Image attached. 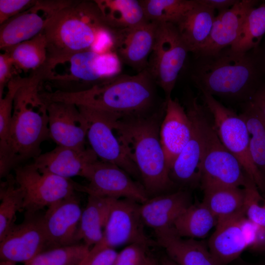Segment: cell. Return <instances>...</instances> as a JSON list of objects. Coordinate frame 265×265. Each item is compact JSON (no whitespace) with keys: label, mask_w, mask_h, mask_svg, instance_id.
<instances>
[{"label":"cell","mask_w":265,"mask_h":265,"mask_svg":"<svg viewBox=\"0 0 265 265\" xmlns=\"http://www.w3.org/2000/svg\"><path fill=\"white\" fill-rule=\"evenodd\" d=\"M166 104L149 113L113 121L114 132L125 151L137 167L149 197L171 192L175 186L159 137Z\"/></svg>","instance_id":"2"},{"label":"cell","mask_w":265,"mask_h":265,"mask_svg":"<svg viewBox=\"0 0 265 265\" xmlns=\"http://www.w3.org/2000/svg\"><path fill=\"white\" fill-rule=\"evenodd\" d=\"M241 104L242 112L239 115L245 122L249 133L250 155L265 177V119L251 101Z\"/></svg>","instance_id":"32"},{"label":"cell","mask_w":265,"mask_h":265,"mask_svg":"<svg viewBox=\"0 0 265 265\" xmlns=\"http://www.w3.org/2000/svg\"><path fill=\"white\" fill-rule=\"evenodd\" d=\"M147 21L175 24L197 0H139Z\"/></svg>","instance_id":"34"},{"label":"cell","mask_w":265,"mask_h":265,"mask_svg":"<svg viewBox=\"0 0 265 265\" xmlns=\"http://www.w3.org/2000/svg\"><path fill=\"white\" fill-rule=\"evenodd\" d=\"M18 75L11 58L7 52L3 51L0 54V98L3 96L4 88L10 80Z\"/></svg>","instance_id":"42"},{"label":"cell","mask_w":265,"mask_h":265,"mask_svg":"<svg viewBox=\"0 0 265 265\" xmlns=\"http://www.w3.org/2000/svg\"><path fill=\"white\" fill-rule=\"evenodd\" d=\"M81 177L88 182L85 186V193L88 195L128 198L140 204L149 198L142 184L133 180L125 170L111 163L98 159L87 166Z\"/></svg>","instance_id":"12"},{"label":"cell","mask_w":265,"mask_h":265,"mask_svg":"<svg viewBox=\"0 0 265 265\" xmlns=\"http://www.w3.org/2000/svg\"><path fill=\"white\" fill-rule=\"evenodd\" d=\"M116 198L88 195L82 211L78 235V240L90 247L100 241L110 210Z\"/></svg>","instance_id":"27"},{"label":"cell","mask_w":265,"mask_h":265,"mask_svg":"<svg viewBox=\"0 0 265 265\" xmlns=\"http://www.w3.org/2000/svg\"><path fill=\"white\" fill-rule=\"evenodd\" d=\"M157 85L145 69L134 75L120 74L79 92H42L47 102L61 101L86 106L120 118L153 112L166 104L158 96Z\"/></svg>","instance_id":"4"},{"label":"cell","mask_w":265,"mask_h":265,"mask_svg":"<svg viewBox=\"0 0 265 265\" xmlns=\"http://www.w3.org/2000/svg\"><path fill=\"white\" fill-rule=\"evenodd\" d=\"M155 235L157 244L178 265H216L204 241L181 237L172 228Z\"/></svg>","instance_id":"24"},{"label":"cell","mask_w":265,"mask_h":265,"mask_svg":"<svg viewBox=\"0 0 265 265\" xmlns=\"http://www.w3.org/2000/svg\"><path fill=\"white\" fill-rule=\"evenodd\" d=\"M118 252L99 241L94 245L79 265H114Z\"/></svg>","instance_id":"40"},{"label":"cell","mask_w":265,"mask_h":265,"mask_svg":"<svg viewBox=\"0 0 265 265\" xmlns=\"http://www.w3.org/2000/svg\"><path fill=\"white\" fill-rule=\"evenodd\" d=\"M98 159L90 147L80 149L56 145L35 158L31 163L41 172L71 179L81 176L84 168Z\"/></svg>","instance_id":"23"},{"label":"cell","mask_w":265,"mask_h":265,"mask_svg":"<svg viewBox=\"0 0 265 265\" xmlns=\"http://www.w3.org/2000/svg\"><path fill=\"white\" fill-rule=\"evenodd\" d=\"M248 265V264H243V263L242 264V263H241V264H239V265Z\"/></svg>","instance_id":"48"},{"label":"cell","mask_w":265,"mask_h":265,"mask_svg":"<svg viewBox=\"0 0 265 265\" xmlns=\"http://www.w3.org/2000/svg\"><path fill=\"white\" fill-rule=\"evenodd\" d=\"M217 223V218L202 202L189 206L175 220L172 229L181 237L201 238Z\"/></svg>","instance_id":"31"},{"label":"cell","mask_w":265,"mask_h":265,"mask_svg":"<svg viewBox=\"0 0 265 265\" xmlns=\"http://www.w3.org/2000/svg\"><path fill=\"white\" fill-rule=\"evenodd\" d=\"M140 203L130 199H116L110 210L102 239L113 248L125 244L140 243L150 246L157 244L144 230L140 213Z\"/></svg>","instance_id":"15"},{"label":"cell","mask_w":265,"mask_h":265,"mask_svg":"<svg viewBox=\"0 0 265 265\" xmlns=\"http://www.w3.org/2000/svg\"><path fill=\"white\" fill-rule=\"evenodd\" d=\"M149 247L140 243L128 245L118 253L114 265H159L150 254Z\"/></svg>","instance_id":"39"},{"label":"cell","mask_w":265,"mask_h":265,"mask_svg":"<svg viewBox=\"0 0 265 265\" xmlns=\"http://www.w3.org/2000/svg\"><path fill=\"white\" fill-rule=\"evenodd\" d=\"M174 24L189 53L196 54L208 40L215 17V10L199 3Z\"/></svg>","instance_id":"25"},{"label":"cell","mask_w":265,"mask_h":265,"mask_svg":"<svg viewBox=\"0 0 265 265\" xmlns=\"http://www.w3.org/2000/svg\"><path fill=\"white\" fill-rule=\"evenodd\" d=\"M166 108L161 122L159 137L170 169L189 140L192 124L186 110L177 98L165 100Z\"/></svg>","instance_id":"21"},{"label":"cell","mask_w":265,"mask_h":265,"mask_svg":"<svg viewBox=\"0 0 265 265\" xmlns=\"http://www.w3.org/2000/svg\"><path fill=\"white\" fill-rule=\"evenodd\" d=\"M198 2L213 10L222 11L232 7L238 0H198Z\"/></svg>","instance_id":"43"},{"label":"cell","mask_w":265,"mask_h":265,"mask_svg":"<svg viewBox=\"0 0 265 265\" xmlns=\"http://www.w3.org/2000/svg\"><path fill=\"white\" fill-rule=\"evenodd\" d=\"M202 202L217 221L244 212V189L240 187L212 185L202 188Z\"/></svg>","instance_id":"29"},{"label":"cell","mask_w":265,"mask_h":265,"mask_svg":"<svg viewBox=\"0 0 265 265\" xmlns=\"http://www.w3.org/2000/svg\"><path fill=\"white\" fill-rule=\"evenodd\" d=\"M90 248L80 243L49 248L25 265H79Z\"/></svg>","instance_id":"36"},{"label":"cell","mask_w":265,"mask_h":265,"mask_svg":"<svg viewBox=\"0 0 265 265\" xmlns=\"http://www.w3.org/2000/svg\"><path fill=\"white\" fill-rule=\"evenodd\" d=\"M255 249L265 252V229H263L257 244L253 247Z\"/></svg>","instance_id":"45"},{"label":"cell","mask_w":265,"mask_h":265,"mask_svg":"<svg viewBox=\"0 0 265 265\" xmlns=\"http://www.w3.org/2000/svg\"><path fill=\"white\" fill-rule=\"evenodd\" d=\"M193 58L189 77L200 92L242 104L265 82V54L259 47L239 52L228 47Z\"/></svg>","instance_id":"1"},{"label":"cell","mask_w":265,"mask_h":265,"mask_svg":"<svg viewBox=\"0 0 265 265\" xmlns=\"http://www.w3.org/2000/svg\"><path fill=\"white\" fill-rule=\"evenodd\" d=\"M74 0H40L28 9L9 19L0 26V49L10 48L42 32L61 10Z\"/></svg>","instance_id":"14"},{"label":"cell","mask_w":265,"mask_h":265,"mask_svg":"<svg viewBox=\"0 0 265 265\" xmlns=\"http://www.w3.org/2000/svg\"><path fill=\"white\" fill-rule=\"evenodd\" d=\"M0 265H15V264L8 261H1Z\"/></svg>","instance_id":"47"},{"label":"cell","mask_w":265,"mask_h":265,"mask_svg":"<svg viewBox=\"0 0 265 265\" xmlns=\"http://www.w3.org/2000/svg\"><path fill=\"white\" fill-rule=\"evenodd\" d=\"M191 122V136L169 171L170 178L174 185L185 189L200 185L201 180V142L197 129L192 121Z\"/></svg>","instance_id":"26"},{"label":"cell","mask_w":265,"mask_h":265,"mask_svg":"<svg viewBox=\"0 0 265 265\" xmlns=\"http://www.w3.org/2000/svg\"><path fill=\"white\" fill-rule=\"evenodd\" d=\"M243 212L217 221L208 247L216 265H228L237 259L250 244L246 236Z\"/></svg>","instance_id":"19"},{"label":"cell","mask_w":265,"mask_h":265,"mask_svg":"<svg viewBox=\"0 0 265 265\" xmlns=\"http://www.w3.org/2000/svg\"><path fill=\"white\" fill-rule=\"evenodd\" d=\"M122 63L111 51L89 50L48 59L42 69L41 88L50 92L83 91L121 74Z\"/></svg>","instance_id":"6"},{"label":"cell","mask_w":265,"mask_h":265,"mask_svg":"<svg viewBox=\"0 0 265 265\" xmlns=\"http://www.w3.org/2000/svg\"><path fill=\"white\" fill-rule=\"evenodd\" d=\"M189 53L174 24L159 23L146 70L163 91L165 100L171 97Z\"/></svg>","instance_id":"9"},{"label":"cell","mask_w":265,"mask_h":265,"mask_svg":"<svg viewBox=\"0 0 265 265\" xmlns=\"http://www.w3.org/2000/svg\"><path fill=\"white\" fill-rule=\"evenodd\" d=\"M265 34V2H264L248 13L236 40L230 47L239 52H246L257 48Z\"/></svg>","instance_id":"35"},{"label":"cell","mask_w":265,"mask_h":265,"mask_svg":"<svg viewBox=\"0 0 265 265\" xmlns=\"http://www.w3.org/2000/svg\"><path fill=\"white\" fill-rule=\"evenodd\" d=\"M258 1L239 0L232 7L219 12L215 16L210 35L193 57L215 53L230 47L236 40L241 26L248 13Z\"/></svg>","instance_id":"22"},{"label":"cell","mask_w":265,"mask_h":265,"mask_svg":"<svg viewBox=\"0 0 265 265\" xmlns=\"http://www.w3.org/2000/svg\"><path fill=\"white\" fill-rule=\"evenodd\" d=\"M44 32L48 60L89 50L113 51L114 30L94 0H74L52 18Z\"/></svg>","instance_id":"5"},{"label":"cell","mask_w":265,"mask_h":265,"mask_svg":"<svg viewBox=\"0 0 265 265\" xmlns=\"http://www.w3.org/2000/svg\"><path fill=\"white\" fill-rule=\"evenodd\" d=\"M35 0H0V25L33 6Z\"/></svg>","instance_id":"41"},{"label":"cell","mask_w":265,"mask_h":265,"mask_svg":"<svg viewBox=\"0 0 265 265\" xmlns=\"http://www.w3.org/2000/svg\"><path fill=\"white\" fill-rule=\"evenodd\" d=\"M76 194L47 208L43 223L48 249L79 243L78 235L82 213Z\"/></svg>","instance_id":"16"},{"label":"cell","mask_w":265,"mask_h":265,"mask_svg":"<svg viewBox=\"0 0 265 265\" xmlns=\"http://www.w3.org/2000/svg\"><path fill=\"white\" fill-rule=\"evenodd\" d=\"M86 120V138L99 159L115 164L134 178L139 171L120 144L113 129L114 119L119 115L83 106H77Z\"/></svg>","instance_id":"11"},{"label":"cell","mask_w":265,"mask_h":265,"mask_svg":"<svg viewBox=\"0 0 265 265\" xmlns=\"http://www.w3.org/2000/svg\"><path fill=\"white\" fill-rule=\"evenodd\" d=\"M32 76L23 77L19 75L15 76L8 82L4 96L0 98V146L6 141L13 108L14 100L18 90L28 83Z\"/></svg>","instance_id":"37"},{"label":"cell","mask_w":265,"mask_h":265,"mask_svg":"<svg viewBox=\"0 0 265 265\" xmlns=\"http://www.w3.org/2000/svg\"><path fill=\"white\" fill-rule=\"evenodd\" d=\"M43 214L25 213L23 221L15 224L0 240L1 261L25 264L48 249Z\"/></svg>","instance_id":"13"},{"label":"cell","mask_w":265,"mask_h":265,"mask_svg":"<svg viewBox=\"0 0 265 265\" xmlns=\"http://www.w3.org/2000/svg\"><path fill=\"white\" fill-rule=\"evenodd\" d=\"M158 24L146 21L132 27L114 30L113 52L122 63L137 73L146 69Z\"/></svg>","instance_id":"17"},{"label":"cell","mask_w":265,"mask_h":265,"mask_svg":"<svg viewBox=\"0 0 265 265\" xmlns=\"http://www.w3.org/2000/svg\"><path fill=\"white\" fill-rule=\"evenodd\" d=\"M0 185V240L15 224L18 212L23 211L24 196L14 175L5 177Z\"/></svg>","instance_id":"33"},{"label":"cell","mask_w":265,"mask_h":265,"mask_svg":"<svg viewBox=\"0 0 265 265\" xmlns=\"http://www.w3.org/2000/svg\"><path fill=\"white\" fill-rule=\"evenodd\" d=\"M14 170L16 181L23 192L25 213L39 212L76 192L85 191V186L71 179L41 172L32 163L21 164Z\"/></svg>","instance_id":"10"},{"label":"cell","mask_w":265,"mask_h":265,"mask_svg":"<svg viewBox=\"0 0 265 265\" xmlns=\"http://www.w3.org/2000/svg\"><path fill=\"white\" fill-rule=\"evenodd\" d=\"M251 101L265 119V82L256 91Z\"/></svg>","instance_id":"44"},{"label":"cell","mask_w":265,"mask_h":265,"mask_svg":"<svg viewBox=\"0 0 265 265\" xmlns=\"http://www.w3.org/2000/svg\"><path fill=\"white\" fill-rule=\"evenodd\" d=\"M47 103L50 139L58 146L86 147L87 124L78 106L61 101Z\"/></svg>","instance_id":"18"},{"label":"cell","mask_w":265,"mask_h":265,"mask_svg":"<svg viewBox=\"0 0 265 265\" xmlns=\"http://www.w3.org/2000/svg\"><path fill=\"white\" fill-rule=\"evenodd\" d=\"M159 265H178L170 259L167 256L162 257L160 260Z\"/></svg>","instance_id":"46"},{"label":"cell","mask_w":265,"mask_h":265,"mask_svg":"<svg viewBox=\"0 0 265 265\" xmlns=\"http://www.w3.org/2000/svg\"><path fill=\"white\" fill-rule=\"evenodd\" d=\"M210 111L218 136L227 149L238 160L247 176L258 189L265 192V177L254 164L250 153L249 133L240 116L216 100L214 96L200 92Z\"/></svg>","instance_id":"8"},{"label":"cell","mask_w":265,"mask_h":265,"mask_svg":"<svg viewBox=\"0 0 265 265\" xmlns=\"http://www.w3.org/2000/svg\"><path fill=\"white\" fill-rule=\"evenodd\" d=\"M243 188L245 216L259 227L265 229V199L260 194L256 185L250 178L248 179Z\"/></svg>","instance_id":"38"},{"label":"cell","mask_w":265,"mask_h":265,"mask_svg":"<svg viewBox=\"0 0 265 265\" xmlns=\"http://www.w3.org/2000/svg\"><path fill=\"white\" fill-rule=\"evenodd\" d=\"M38 71L15 95L6 142L0 146V177L4 178L21 163L41 154L42 143L50 138L47 103L40 94Z\"/></svg>","instance_id":"3"},{"label":"cell","mask_w":265,"mask_h":265,"mask_svg":"<svg viewBox=\"0 0 265 265\" xmlns=\"http://www.w3.org/2000/svg\"><path fill=\"white\" fill-rule=\"evenodd\" d=\"M184 104L200 139L201 187L212 185L243 187L250 178L220 140L207 106L200 104L198 97L191 93L187 94Z\"/></svg>","instance_id":"7"},{"label":"cell","mask_w":265,"mask_h":265,"mask_svg":"<svg viewBox=\"0 0 265 265\" xmlns=\"http://www.w3.org/2000/svg\"><path fill=\"white\" fill-rule=\"evenodd\" d=\"M106 25L113 30L135 26L147 21L139 0H95Z\"/></svg>","instance_id":"28"},{"label":"cell","mask_w":265,"mask_h":265,"mask_svg":"<svg viewBox=\"0 0 265 265\" xmlns=\"http://www.w3.org/2000/svg\"><path fill=\"white\" fill-rule=\"evenodd\" d=\"M7 52L19 72H30L41 69L48 60L47 43L44 30L33 38L2 50Z\"/></svg>","instance_id":"30"},{"label":"cell","mask_w":265,"mask_h":265,"mask_svg":"<svg viewBox=\"0 0 265 265\" xmlns=\"http://www.w3.org/2000/svg\"><path fill=\"white\" fill-rule=\"evenodd\" d=\"M191 204L189 190L179 189L149 197L140 204V213L145 226L157 234L172 229L177 218Z\"/></svg>","instance_id":"20"}]
</instances>
